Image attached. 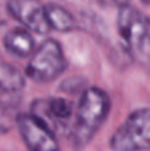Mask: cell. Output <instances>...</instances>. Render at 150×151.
<instances>
[{"instance_id":"obj_8","label":"cell","mask_w":150,"mask_h":151,"mask_svg":"<svg viewBox=\"0 0 150 151\" xmlns=\"http://www.w3.org/2000/svg\"><path fill=\"white\" fill-rule=\"evenodd\" d=\"M45 17L49 24L50 29L58 32H71L76 27V20L73 15L66 8L55 3H47L44 4Z\"/></svg>"},{"instance_id":"obj_9","label":"cell","mask_w":150,"mask_h":151,"mask_svg":"<svg viewBox=\"0 0 150 151\" xmlns=\"http://www.w3.org/2000/svg\"><path fill=\"white\" fill-rule=\"evenodd\" d=\"M24 86V77L16 68L0 64V89L4 91H17Z\"/></svg>"},{"instance_id":"obj_6","label":"cell","mask_w":150,"mask_h":151,"mask_svg":"<svg viewBox=\"0 0 150 151\" xmlns=\"http://www.w3.org/2000/svg\"><path fill=\"white\" fill-rule=\"evenodd\" d=\"M7 9L25 28L39 35L49 32L50 27L45 17L44 5L33 0H13L7 3Z\"/></svg>"},{"instance_id":"obj_3","label":"cell","mask_w":150,"mask_h":151,"mask_svg":"<svg viewBox=\"0 0 150 151\" xmlns=\"http://www.w3.org/2000/svg\"><path fill=\"white\" fill-rule=\"evenodd\" d=\"M109 146L113 151L150 150V109L133 111L112 135Z\"/></svg>"},{"instance_id":"obj_5","label":"cell","mask_w":150,"mask_h":151,"mask_svg":"<svg viewBox=\"0 0 150 151\" xmlns=\"http://www.w3.org/2000/svg\"><path fill=\"white\" fill-rule=\"evenodd\" d=\"M16 123L28 151H61L55 133L32 114L19 115Z\"/></svg>"},{"instance_id":"obj_1","label":"cell","mask_w":150,"mask_h":151,"mask_svg":"<svg viewBox=\"0 0 150 151\" xmlns=\"http://www.w3.org/2000/svg\"><path fill=\"white\" fill-rule=\"evenodd\" d=\"M110 111V98L102 89L90 86L80 97L74 111V125L71 141L76 150L87 147L98 133Z\"/></svg>"},{"instance_id":"obj_2","label":"cell","mask_w":150,"mask_h":151,"mask_svg":"<svg viewBox=\"0 0 150 151\" xmlns=\"http://www.w3.org/2000/svg\"><path fill=\"white\" fill-rule=\"evenodd\" d=\"M117 27L130 56L141 64H150V21L146 16L133 5L122 4Z\"/></svg>"},{"instance_id":"obj_7","label":"cell","mask_w":150,"mask_h":151,"mask_svg":"<svg viewBox=\"0 0 150 151\" xmlns=\"http://www.w3.org/2000/svg\"><path fill=\"white\" fill-rule=\"evenodd\" d=\"M4 48L11 53L20 58H25L35 53V40L27 29L13 28L4 36L3 40Z\"/></svg>"},{"instance_id":"obj_4","label":"cell","mask_w":150,"mask_h":151,"mask_svg":"<svg viewBox=\"0 0 150 151\" xmlns=\"http://www.w3.org/2000/svg\"><path fill=\"white\" fill-rule=\"evenodd\" d=\"M68 66L60 42L47 39L32 55L25 66V76L35 82L45 83L56 80Z\"/></svg>"}]
</instances>
